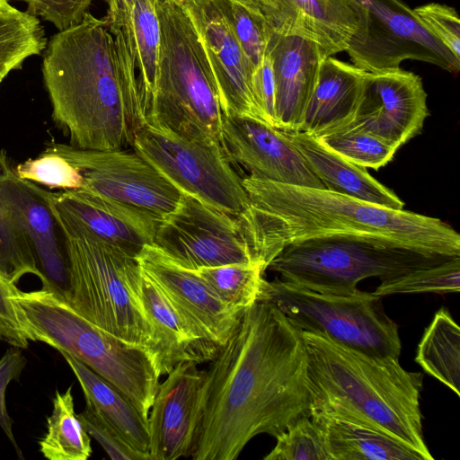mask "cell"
Masks as SVG:
<instances>
[{
  "label": "cell",
  "instance_id": "cell-1",
  "mask_svg": "<svg viewBox=\"0 0 460 460\" xmlns=\"http://www.w3.org/2000/svg\"><path fill=\"white\" fill-rule=\"evenodd\" d=\"M301 331L275 305L257 300L205 370L193 460H234L260 434L278 436L311 416Z\"/></svg>",
  "mask_w": 460,
  "mask_h": 460
},
{
  "label": "cell",
  "instance_id": "cell-2",
  "mask_svg": "<svg viewBox=\"0 0 460 460\" xmlns=\"http://www.w3.org/2000/svg\"><path fill=\"white\" fill-rule=\"evenodd\" d=\"M136 64L122 26L88 13L55 33L43 50L42 75L52 119L84 149L131 146L146 122Z\"/></svg>",
  "mask_w": 460,
  "mask_h": 460
},
{
  "label": "cell",
  "instance_id": "cell-3",
  "mask_svg": "<svg viewBox=\"0 0 460 460\" xmlns=\"http://www.w3.org/2000/svg\"><path fill=\"white\" fill-rule=\"evenodd\" d=\"M249 205L235 216L250 252L266 270L287 244L333 235L370 238L447 257L460 235L439 218L394 209L326 189L243 178Z\"/></svg>",
  "mask_w": 460,
  "mask_h": 460
},
{
  "label": "cell",
  "instance_id": "cell-4",
  "mask_svg": "<svg viewBox=\"0 0 460 460\" xmlns=\"http://www.w3.org/2000/svg\"><path fill=\"white\" fill-rule=\"evenodd\" d=\"M301 332L307 353L311 413L368 426L433 460L423 436L420 372L404 369L399 358L366 354L318 332Z\"/></svg>",
  "mask_w": 460,
  "mask_h": 460
},
{
  "label": "cell",
  "instance_id": "cell-5",
  "mask_svg": "<svg viewBox=\"0 0 460 460\" xmlns=\"http://www.w3.org/2000/svg\"><path fill=\"white\" fill-rule=\"evenodd\" d=\"M30 341L66 352L122 391L148 418L160 373L150 351L96 326L66 300L45 288L13 296Z\"/></svg>",
  "mask_w": 460,
  "mask_h": 460
},
{
  "label": "cell",
  "instance_id": "cell-6",
  "mask_svg": "<svg viewBox=\"0 0 460 460\" xmlns=\"http://www.w3.org/2000/svg\"><path fill=\"white\" fill-rule=\"evenodd\" d=\"M155 6L160 53L146 122L190 140L221 145L223 111L195 24L178 4L156 1Z\"/></svg>",
  "mask_w": 460,
  "mask_h": 460
},
{
  "label": "cell",
  "instance_id": "cell-7",
  "mask_svg": "<svg viewBox=\"0 0 460 460\" xmlns=\"http://www.w3.org/2000/svg\"><path fill=\"white\" fill-rule=\"evenodd\" d=\"M54 206L67 243L66 301L96 326L152 354L153 330L131 285L139 266L137 258L96 236L55 202Z\"/></svg>",
  "mask_w": 460,
  "mask_h": 460
},
{
  "label": "cell",
  "instance_id": "cell-8",
  "mask_svg": "<svg viewBox=\"0 0 460 460\" xmlns=\"http://www.w3.org/2000/svg\"><path fill=\"white\" fill-rule=\"evenodd\" d=\"M450 258L370 238L333 235L290 243L267 269L285 281L318 293L346 295L356 291L365 279L385 281Z\"/></svg>",
  "mask_w": 460,
  "mask_h": 460
},
{
  "label": "cell",
  "instance_id": "cell-9",
  "mask_svg": "<svg viewBox=\"0 0 460 460\" xmlns=\"http://www.w3.org/2000/svg\"><path fill=\"white\" fill-rule=\"evenodd\" d=\"M258 300L275 305L301 332L323 334L366 354L399 358L398 325L373 292L322 294L281 279H264Z\"/></svg>",
  "mask_w": 460,
  "mask_h": 460
},
{
  "label": "cell",
  "instance_id": "cell-10",
  "mask_svg": "<svg viewBox=\"0 0 460 460\" xmlns=\"http://www.w3.org/2000/svg\"><path fill=\"white\" fill-rule=\"evenodd\" d=\"M131 146L181 194L233 216L248 207L243 178L221 145L190 140L146 122Z\"/></svg>",
  "mask_w": 460,
  "mask_h": 460
},
{
  "label": "cell",
  "instance_id": "cell-11",
  "mask_svg": "<svg viewBox=\"0 0 460 460\" xmlns=\"http://www.w3.org/2000/svg\"><path fill=\"white\" fill-rule=\"evenodd\" d=\"M357 19V31L347 52L366 72L396 68L406 59L458 73L460 60L420 22L402 0H348Z\"/></svg>",
  "mask_w": 460,
  "mask_h": 460
},
{
  "label": "cell",
  "instance_id": "cell-12",
  "mask_svg": "<svg viewBox=\"0 0 460 460\" xmlns=\"http://www.w3.org/2000/svg\"><path fill=\"white\" fill-rule=\"evenodd\" d=\"M49 146L79 172L81 190L159 219L172 212L181 198V192L134 150L84 149L60 143Z\"/></svg>",
  "mask_w": 460,
  "mask_h": 460
},
{
  "label": "cell",
  "instance_id": "cell-13",
  "mask_svg": "<svg viewBox=\"0 0 460 460\" xmlns=\"http://www.w3.org/2000/svg\"><path fill=\"white\" fill-rule=\"evenodd\" d=\"M152 245L191 270L257 263L235 216L185 194L159 222Z\"/></svg>",
  "mask_w": 460,
  "mask_h": 460
},
{
  "label": "cell",
  "instance_id": "cell-14",
  "mask_svg": "<svg viewBox=\"0 0 460 460\" xmlns=\"http://www.w3.org/2000/svg\"><path fill=\"white\" fill-rule=\"evenodd\" d=\"M429 115L419 75L400 66L367 72L355 118L340 133H367L398 150L421 132Z\"/></svg>",
  "mask_w": 460,
  "mask_h": 460
},
{
  "label": "cell",
  "instance_id": "cell-15",
  "mask_svg": "<svg viewBox=\"0 0 460 460\" xmlns=\"http://www.w3.org/2000/svg\"><path fill=\"white\" fill-rule=\"evenodd\" d=\"M0 173L6 194L26 232L42 288L66 300L67 243L54 206L53 192L18 176L3 149H0Z\"/></svg>",
  "mask_w": 460,
  "mask_h": 460
},
{
  "label": "cell",
  "instance_id": "cell-16",
  "mask_svg": "<svg viewBox=\"0 0 460 460\" xmlns=\"http://www.w3.org/2000/svg\"><path fill=\"white\" fill-rule=\"evenodd\" d=\"M136 258L195 334L217 354L244 310L227 305L194 270L180 266L154 245L145 246Z\"/></svg>",
  "mask_w": 460,
  "mask_h": 460
},
{
  "label": "cell",
  "instance_id": "cell-17",
  "mask_svg": "<svg viewBox=\"0 0 460 460\" xmlns=\"http://www.w3.org/2000/svg\"><path fill=\"white\" fill-rule=\"evenodd\" d=\"M222 147L250 176L324 189L285 131L261 119L223 113Z\"/></svg>",
  "mask_w": 460,
  "mask_h": 460
},
{
  "label": "cell",
  "instance_id": "cell-18",
  "mask_svg": "<svg viewBox=\"0 0 460 460\" xmlns=\"http://www.w3.org/2000/svg\"><path fill=\"white\" fill-rule=\"evenodd\" d=\"M159 383L148 414L150 460L190 456L199 420L205 370L181 362Z\"/></svg>",
  "mask_w": 460,
  "mask_h": 460
},
{
  "label": "cell",
  "instance_id": "cell-19",
  "mask_svg": "<svg viewBox=\"0 0 460 460\" xmlns=\"http://www.w3.org/2000/svg\"><path fill=\"white\" fill-rule=\"evenodd\" d=\"M187 11L206 51L223 113L261 119L252 91L254 70L235 39L218 0H197Z\"/></svg>",
  "mask_w": 460,
  "mask_h": 460
},
{
  "label": "cell",
  "instance_id": "cell-20",
  "mask_svg": "<svg viewBox=\"0 0 460 460\" xmlns=\"http://www.w3.org/2000/svg\"><path fill=\"white\" fill-rule=\"evenodd\" d=\"M267 54L275 79L276 128L285 132L299 131L321 63L326 57L313 40L276 31H272Z\"/></svg>",
  "mask_w": 460,
  "mask_h": 460
},
{
  "label": "cell",
  "instance_id": "cell-21",
  "mask_svg": "<svg viewBox=\"0 0 460 460\" xmlns=\"http://www.w3.org/2000/svg\"><path fill=\"white\" fill-rule=\"evenodd\" d=\"M55 204L106 243L137 257L152 245L161 219L105 197L78 190L54 192Z\"/></svg>",
  "mask_w": 460,
  "mask_h": 460
},
{
  "label": "cell",
  "instance_id": "cell-22",
  "mask_svg": "<svg viewBox=\"0 0 460 460\" xmlns=\"http://www.w3.org/2000/svg\"><path fill=\"white\" fill-rule=\"evenodd\" d=\"M131 285L150 322L154 333L153 358L160 376L181 362L211 361L217 353L193 332L184 317L158 286L138 266Z\"/></svg>",
  "mask_w": 460,
  "mask_h": 460
},
{
  "label": "cell",
  "instance_id": "cell-23",
  "mask_svg": "<svg viewBox=\"0 0 460 460\" xmlns=\"http://www.w3.org/2000/svg\"><path fill=\"white\" fill-rule=\"evenodd\" d=\"M366 74L355 65L324 58L299 131L321 138L346 128L355 118Z\"/></svg>",
  "mask_w": 460,
  "mask_h": 460
},
{
  "label": "cell",
  "instance_id": "cell-24",
  "mask_svg": "<svg viewBox=\"0 0 460 460\" xmlns=\"http://www.w3.org/2000/svg\"><path fill=\"white\" fill-rule=\"evenodd\" d=\"M324 189L379 206L402 209L404 203L367 171L304 131L286 132Z\"/></svg>",
  "mask_w": 460,
  "mask_h": 460
},
{
  "label": "cell",
  "instance_id": "cell-25",
  "mask_svg": "<svg viewBox=\"0 0 460 460\" xmlns=\"http://www.w3.org/2000/svg\"><path fill=\"white\" fill-rule=\"evenodd\" d=\"M277 2L281 22L279 32L313 40L325 57L347 50L358 27L355 13L348 0Z\"/></svg>",
  "mask_w": 460,
  "mask_h": 460
},
{
  "label": "cell",
  "instance_id": "cell-26",
  "mask_svg": "<svg viewBox=\"0 0 460 460\" xmlns=\"http://www.w3.org/2000/svg\"><path fill=\"white\" fill-rule=\"evenodd\" d=\"M74 372L86 403L100 413L135 451L150 460L148 418L118 387L73 356L61 352Z\"/></svg>",
  "mask_w": 460,
  "mask_h": 460
},
{
  "label": "cell",
  "instance_id": "cell-27",
  "mask_svg": "<svg viewBox=\"0 0 460 460\" xmlns=\"http://www.w3.org/2000/svg\"><path fill=\"white\" fill-rule=\"evenodd\" d=\"M323 430L331 460H426L392 436L356 422L311 413Z\"/></svg>",
  "mask_w": 460,
  "mask_h": 460
},
{
  "label": "cell",
  "instance_id": "cell-28",
  "mask_svg": "<svg viewBox=\"0 0 460 460\" xmlns=\"http://www.w3.org/2000/svg\"><path fill=\"white\" fill-rule=\"evenodd\" d=\"M415 361L460 396V329L447 308H440L426 328Z\"/></svg>",
  "mask_w": 460,
  "mask_h": 460
},
{
  "label": "cell",
  "instance_id": "cell-29",
  "mask_svg": "<svg viewBox=\"0 0 460 460\" xmlns=\"http://www.w3.org/2000/svg\"><path fill=\"white\" fill-rule=\"evenodd\" d=\"M155 0H136L120 26L124 28L138 71V83L146 111L154 92L161 29Z\"/></svg>",
  "mask_w": 460,
  "mask_h": 460
},
{
  "label": "cell",
  "instance_id": "cell-30",
  "mask_svg": "<svg viewBox=\"0 0 460 460\" xmlns=\"http://www.w3.org/2000/svg\"><path fill=\"white\" fill-rule=\"evenodd\" d=\"M39 445L49 460H86L91 456V438L75 412L72 386L64 393L56 390L47 432Z\"/></svg>",
  "mask_w": 460,
  "mask_h": 460
},
{
  "label": "cell",
  "instance_id": "cell-31",
  "mask_svg": "<svg viewBox=\"0 0 460 460\" xmlns=\"http://www.w3.org/2000/svg\"><path fill=\"white\" fill-rule=\"evenodd\" d=\"M47 38L39 18L9 3L0 4V74L20 69L28 58L40 55Z\"/></svg>",
  "mask_w": 460,
  "mask_h": 460
},
{
  "label": "cell",
  "instance_id": "cell-32",
  "mask_svg": "<svg viewBox=\"0 0 460 460\" xmlns=\"http://www.w3.org/2000/svg\"><path fill=\"white\" fill-rule=\"evenodd\" d=\"M0 273L14 285L26 274L38 275L26 232L6 194L1 173Z\"/></svg>",
  "mask_w": 460,
  "mask_h": 460
},
{
  "label": "cell",
  "instance_id": "cell-33",
  "mask_svg": "<svg viewBox=\"0 0 460 460\" xmlns=\"http://www.w3.org/2000/svg\"><path fill=\"white\" fill-rule=\"evenodd\" d=\"M266 269L259 263L227 264L194 270L227 305L245 310L261 292Z\"/></svg>",
  "mask_w": 460,
  "mask_h": 460
},
{
  "label": "cell",
  "instance_id": "cell-34",
  "mask_svg": "<svg viewBox=\"0 0 460 460\" xmlns=\"http://www.w3.org/2000/svg\"><path fill=\"white\" fill-rule=\"evenodd\" d=\"M459 290L460 256L381 281L373 293L383 297L399 294L457 293Z\"/></svg>",
  "mask_w": 460,
  "mask_h": 460
},
{
  "label": "cell",
  "instance_id": "cell-35",
  "mask_svg": "<svg viewBox=\"0 0 460 460\" xmlns=\"http://www.w3.org/2000/svg\"><path fill=\"white\" fill-rule=\"evenodd\" d=\"M231 30L253 70L264 58L273 27L257 9L237 0H218Z\"/></svg>",
  "mask_w": 460,
  "mask_h": 460
},
{
  "label": "cell",
  "instance_id": "cell-36",
  "mask_svg": "<svg viewBox=\"0 0 460 460\" xmlns=\"http://www.w3.org/2000/svg\"><path fill=\"white\" fill-rule=\"evenodd\" d=\"M275 438L264 460H331L323 430L311 416L298 418Z\"/></svg>",
  "mask_w": 460,
  "mask_h": 460
},
{
  "label": "cell",
  "instance_id": "cell-37",
  "mask_svg": "<svg viewBox=\"0 0 460 460\" xmlns=\"http://www.w3.org/2000/svg\"><path fill=\"white\" fill-rule=\"evenodd\" d=\"M319 139L348 161L375 170L387 164L397 151L382 139L364 132H342Z\"/></svg>",
  "mask_w": 460,
  "mask_h": 460
},
{
  "label": "cell",
  "instance_id": "cell-38",
  "mask_svg": "<svg viewBox=\"0 0 460 460\" xmlns=\"http://www.w3.org/2000/svg\"><path fill=\"white\" fill-rule=\"evenodd\" d=\"M14 172L22 179L50 189L78 190L82 187L79 172L49 146L36 158L19 164Z\"/></svg>",
  "mask_w": 460,
  "mask_h": 460
},
{
  "label": "cell",
  "instance_id": "cell-39",
  "mask_svg": "<svg viewBox=\"0 0 460 460\" xmlns=\"http://www.w3.org/2000/svg\"><path fill=\"white\" fill-rule=\"evenodd\" d=\"M412 10L422 25L460 60V21L455 8L429 3Z\"/></svg>",
  "mask_w": 460,
  "mask_h": 460
},
{
  "label": "cell",
  "instance_id": "cell-40",
  "mask_svg": "<svg viewBox=\"0 0 460 460\" xmlns=\"http://www.w3.org/2000/svg\"><path fill=\"white\" fill-rule=\"evenodd\" d=\"M83 427L90 437L93 438L113 460H147L135 451L118 432L98 413L86 403L84 410L78 414Z\"/></svg>",
  "mask_w": 460,
  "mask_h": 460
},
{
  "label": "cell",
  "instance_id": "cell-41",
  "mask_svg": "<svg viewBox=\"0 0 460 460\" xmlns=\"http://www.w3.org/2000/svg\"><path fill=\"white\" fill-rule=\"evenodd\" d=\"M25 11L34 17L51 22L58 31L79 24L89 13L93 0H21Z\"/></svg>",
  "mask_w": 460,
  "mask_h": 460
},
{
  "label": "cell",
  "instance_id": "cell-42",
  "mask_svg": "<svg viewBox=\"0 0 460 460\" xmlns=\"http://www.w3.org/2000/svg\"><path fill=\"white\" fill-rule=\"evenodd\" d=\"M22 349L10 348L0 358V427L14 447L16 454L22 457L13 432V420L7 411L5 391L8 385L13 380H19L27 360L22 353Z\"/></svg>",
  "mask_w": 460,
  "mask_h": 460
},
{
  "label": "cell",
  "instance_id": "cell-43",
  "mask_svg": "<svg viewBox=\"0 0 460 460\" xmlns=\"http://www.w3.org/2000/svg\"><path fill=\"white\" fill-rule=\"evenodd\" d=\"M18 289L0 273V340L13 347L27 349L30 341L21 327L13 300Z\"/></svg>",
  "mask_w": 460,
  "mask_h": 460
},
{
  "label": "cell",
  "instance_id": "cell-44",
  "mask_svg": "<svg viewBox=\"0 0 460 460\" xmlns=\"http://www.w3.org/2000/svg\"><path fill=\"white\" fill-rule=\"evenodd\" d=\"M252 91L261 119L273 127L275 120V79L271 61L266 52L252 76Z\"/></svg>",
  "mask_w": 460,
  "mask_h": 460
},
{
  "label": "cell",
  "instance_id": "cell-45",
  "mask_svg": "<svg viewBox=\"0 0 460 460\" xmlns=\"http://www.w3.org/2000/svg\"><path fill=\"white\" fill-rule=\"evenodd\" d=\"M259 10L270 22L274 31H279L281 22L277 0H237Z\"/></svg>",
  "mask_w": 460,
  "mask_h": 460
},
{
  "label": "cell",
  "instance_id": "cell-46",
  "mask_svg": "<svg viewBox=\"0 0 460 460\" xmlns=\"http://www.w3.org/2000/svg\"><path fill=\"white\" fill-rule=\"evenodd\" d=\"M136 0H106L107 16L104 18L111 26H120ZM156 1V0H155Z\"/></svg>",
  "mask_w": 460,
  "mask_h": 460
},
{
  "label": "cell",
  "instance_id": "cell-47",
  "mask_svg": "<svg viewBox=\"0 0 460 460\" xmlns=\"http://www.w3.org/2000/svg\"><path fill=\"white\" fill-rule=\"evenodd\" d=\"M161 2L172 3L188 10L197 0H156Z\"/></svg>",
  "mask_w": 460,
  "mask_h": 460
},
{
  "label": "cell",
  "instance_id": "cell-48",
  "mask_svg": "<svg viewBox=\"0 0 460 460\" xmlns=\"http://www.w3.org/2000/svg\"><path fill=\"white\" fill-rule=\"evenodd\" d=\"M3 3H9V0H0V4H3Z\"/></svg>",
  "mask_w": 460,
  "mask_h": 460
},
{
  "label": "cell",
  "instance_id": "cell-49",
  "mask_svg": "<svg viewBox=\"0 0 460 460\" xmlns=\"http://www.w3.org/2000/svg\"><path fill=\"white\" fill-rule=\"evenodd\" d=\"M5 76H4L3 75L0 74V84L1 82L3 81V79L4 78Z\"/></svg>",
  "mask_w": 460,
  "mask_h": 460
}]
</instances>
